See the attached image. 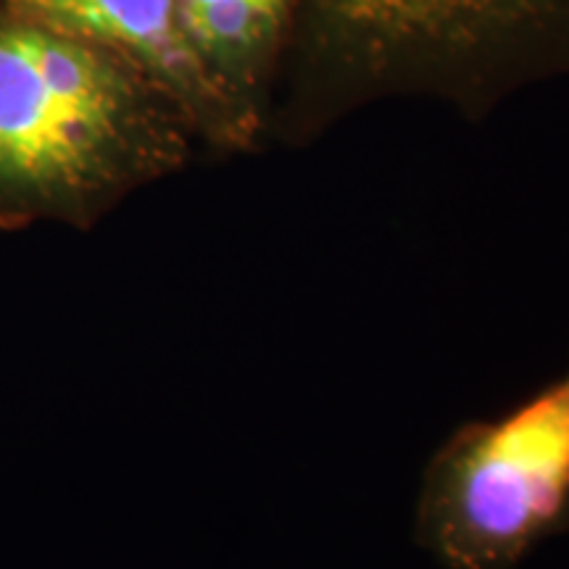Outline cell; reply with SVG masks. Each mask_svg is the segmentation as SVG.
<instances>
[{
	"label": "cell",
	"mask_w": 569,
	"mask_h": 569,
	"mask_svg": "<svg viewBox=\"0 0 569 569\" xmlns=\"http://www.w3.org/2000/svg\"><path fill=\"white\" fill-rule=\"evenodd\" d=\"M196 146L124 56L0 3V230H90Z\"/></svg>",
	"instance_id": "6da1fadb"
},
{
	"label": "cell",
	"mask_w": 569,
	"mask_h": 569,
	"mask_svg": "<svg viewBox=\"0 0 569 569\" xmlns=\"http://www.w3.org/2000/svg\"><path fill=\"white\" fill-rule=\"evenodd\" d=\"M293 92L282 132L301 138L390 92H436L480 113L519 84L569 74V0H296Z\"/></svg>",
	"instance_id": "7a4b0ae2"
},
{
	"label": "cell",
	"mask_w": 569,
	"mask_h": 569,
	"mask_svg": "<svg viewBox=\"0 0 569 569\" xmlns=\"http://www.w3.org/2000/svg\"><path fill=\"white\" fill-rule=\"evenodd\" d=\"M569 525V365L507 415L461 425L425 469L419 546L446 569H509Z\"/></svg>",
	"instance_id": "3957f363"
},
{
	"label": "cell",
	"mask_w": 569,
	"mask_h": 569,
	"mask_svg": "<svg viewBox=\"0 0 569 569\" xmlns=\"http://www.w3.org/2000/svg\"><path fill=\"white\" fill-rule=\"evenodd\" d=\"M124 56L172 98L198 146L217 153L259 148L251 127L227 103L182 30L174 0H0Z\"/></svg>",
	"instance_id": "277c9868"
},
{
	"label": "cell",
	"mask_w": 569,
	"mask_h": 569,
	"mask_svg": "<svg viewBox=\"0 0 569 569\" xmlns=\"http://www.w3.org/2000/svg\"><path fill=\"white\" fill-rule=\"evenodd\" d=\"M182 30L227 103L256 138L272 130V90L296 0H174Z\"/></svg>",
	"instance_id": "5b68a950"
}]
</instances>
